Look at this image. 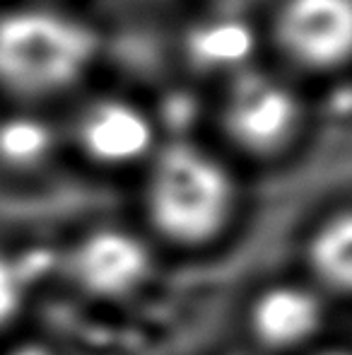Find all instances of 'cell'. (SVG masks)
I'll use <instances>...</instances> for the list:
<instances>
[{"mask_svg":"<svg viewBox=\"0 0 352 355\" xmlns=\"http://www.w3.org/2000/svg\"><path fill=\"white\" fill-rule=\"evenodd\" d=\"M97 56L94 32L51 10L0 17V85L19 94H51L80 80Z\"/></svg>","mask_w":352,"mask_h":355,"instance_id":"cell-2","label":"cell"},{"mask_svg":"<svg viewBox=\"0 0 352 355\" xmlns=\"http://www.w3.org/2000/svg\"><path fill=\"white\" fill-rule=\"evenodd\" d=\"M277 39L295 61L335 68L352 58V0H287Z\"/></svg>","mask_w":352,"mask_h":355,"instance_id":"cell-5","label":"cell"},{"mask_svg":"<svg viewBox=\"0 0 352 355\" xmlns=\"http://www.w3.org/2000/svg\"><path fill=\"white\" fill-rule=\"evenodd\" d=\"M147 215L169 242L201 247L230 225L237 189L225 164L191 143L162 150L147 179Z\"/></svg>","mask_w":352,"mask_h":355,"instance_id":"cell-1","label":"cell"},{"mask_svg":"<svg viewBox=\"0 0 352 355\" xmlns=\"http://www.w3.org/2000/svg\"><path fill=\"white\" fill-rule=\"evenodd\" d=\"M309 263L326 288L352 295V211L319 225L309 242Z\"/></svg>","mask_w":352,"mask_h":355,"instance_id":"cell-9","label":"cell"},{"mask_svg":"<svg viewBox=\"0 0 352 355\" xmlns=\"http://www.w3.org/2000/svg\"><path fill=\"white\" fill-rule=\"evenodd\" d=\"M217 3L222 5V10H225L227 15H239V12H244L246 8L256 5L259 0H217Z\"/></svg>","mask_w":352,"mask_h":355,"instance_id":"cell-12","label":"cell"},{"mask_svg":"<svg viewBox=\"0 0 352 355\" xmlns=\"http://www.w3.org/2000/svg\"><path fill=\"white\" fill-rule=\"evenodd\" d=\"M297 121L299 102L285 83L254 71L237 75L225 104V126L241 148L275 153L292 138Z\"/></svg>","mask_w":352,"mask_h":355,"instance_id":"cell-3","label":"cell"},{"mask_svg":"<svg viewBox=\"0 0 352 355\" xmlns=\"http://www.w3.org/2000/svg\"><path fill=\"white\" fill-rule=\"evenodd\" d=\"M249 324L266 348L287 351L316 336L324 324V304L311 288L299 283H277L254 300Z\"/></svg>","mask_w":352,"mask_h":355,"instance_id":"cell-7","label":"cell"},{"mask_svg":"<svg viewBox=\"0 0 352 355\" xmlns=\"http://www.w3.org/2000/svg\"><path fill=\"white\" fill-rule=\"evenodd\" d=\"M37 259H17L0 252V329L12 324L27 304V295L37 278Z\"/></svg>","mask_w":352,"mask_h":355,"instance_id":"cell-11","label":"cell"},{"mask_svg":"<svg viewBox=\"0 0 352 355\" xmlns=\"http://www.w3.org/2000/svg\"><path fill=\"white\" fill-rule=\"evenodd\" d=\"M256 51L254 29L241 15H217L198 24L188 37V53L210 73H246V63Z\"/></svg>","mask_w":352,"mask_h":355,"instance_id":"cell-8","label":"cell"},{"mask_svg":"<svg viewBox=\"0 0 352 355\" xmlns=\"http://www.w3.org/2000/svg\"><path fill=\"white\" fill-rule=\"evenodd\" d=\"M56 136L46 121L17 114L0 121V164L15 172H27L44 164L53 153Z\"/></svg>","mask_w":352,"mask_h":355,"instance_id":"cell-10","label":"cell"},{"mask_svg":"<svg viewBox=\"0 0 352 355\" xmlns=\"http://www.w3.org/2000/svg\"><path fill=\"white\" fill-rule=\"evenodd\" d=\"M314 355H352V351H345V348H326V351H319Z\"/></svg>","mask_w":352,"mask_h":355,"instance_id":"cell-14","label":"cell"},{"mask_svg":"<svg viewBox=\"0 0 352 355\" xmlns=\"http://www.w3.org/2000/svg\"><path fill=\"white\" fill-rule=\"evenodd\" d=\"M77 136L94 162L106 167H126L150 153L155 126L140 109L106 99L92 104L82 114Z\"/></svg>","mask_w":352,"mask_h":355,"instance_id":"cell-6","label":"cell"},{"mask_svg":"<svg viewBox=\"0 0 352 355\" xmlns=\"http://www.w3.org/2000/svg\"><path fill=\"white\" fill-rule=\"evenodd\" d=\"M71 271L75 283L94 297H128L150 278L152 252L128 230L99 227L73 249Z\"/></svg>","mask_w":352,"mask_h":355,"instance_id":"cell-4","label":"cell"},{"mask_svg":"<svg viewBox=\"0 0 352 355\" xmlns=\"http://www.w3.org/2000/svg\"><path fill=\"white\" fill-rule=\"evenodd\" d=\"M8 355H53L48 348L44 346H37V343H27V346H19V348H12Z\"/></svg>","mask_w":352,"mask_h":355,"instance_id":"cell-13","label":"cell"}]
</instances>
